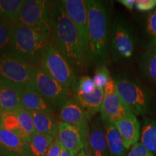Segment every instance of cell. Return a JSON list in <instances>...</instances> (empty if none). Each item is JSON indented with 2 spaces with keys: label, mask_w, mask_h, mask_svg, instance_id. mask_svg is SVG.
I'll return each mask as SVG.
<instances>
[{
  "label": "cell",
  "mask_w": 156,
  "mask_h": 156,
  "mask_svg": "<svg viewBox=\"0 0 156 156\" xmlns=\"http://www.w3.org/2000/svg\"><path fill=\"white\" fill-rule=\"evenodd\" d=\"M115 83L117 94L132 114H147L151 105V95L145 87L127 77L117 78Z\"/></svg>",
  "instance_id": "obj_6"
},
{
  "label": "cell",
  "mask_w": 156,
  "mask_h": 156,
  "mask_svg": "<svg viewBox=\"0 0 156 156\" xmlns=\"http://www.w3.org/2000/svg\"><path fill=\"white\" fill-rule=\"evenodd\" d=\"M89 145L93 156H110L101 118L95 120L90 128Z\"/></svg>",
  "instance_id": "obj_17"
},
{
  "label": "cell",
  "mask_w": 156,
  "mask_h": 156,
  "mask_svg": "<svg viewBox=\"0 0 156 156\" xmlns=\"http://www.w3.org/2000/svg\"><path fill=\"white\" fill-rule=\"evenodd\" d=\"M93 78L89 76H83L78 81L76 92L83 94H90L96 88Z\"/></svg>",
  "instance_id": "obj_30"
},
{
  "label": "cell",
  "mask_w": 156,
  "mask_h": 156,
  "mask_svg": "<svg viewBox=\"0 0 156 156\" xmlns=\"http://www.w3.org/2000/svg\"><path fill=\"white\" fill-rule=\"evenodd\" d=\"M21 108L33 112L52 114L53 107L30 84L20 91Z\"/></svg>",
  "instance_id": "obj_15"
},
{
  "label": "cell",
  "mask_w": 156,
  "mask_h": 156,
  "mask_svg": "<svg viewBox=\"0 0 156 156\" xmlns=\"http://www.w3.org/2000/svg\"><path fill=\"white\" fill-rule=\"evenodd\" d=\"M126 156H154V155L141 142H137L132 147L131 151Z\"/></svg>",
  "instance_id": "obj_32"
},
{
  "label": "cell",
  "mask_w": 156,
  "mask_h": 156,
  "mask_svg": "<svg viewBox=\"0 0 156 156\" xmlns=\"http://www.w3.org/2000/svg\"><path fill=\"white\" fill-rule=\"evenodd\" d=\"M103 123L110 156H126V150L114 124L107 121H103Z\"/></svg>",
  "instance_id": "obj_20"
},
{
  "label": "cell",
  "mask_w": 156,
  "mask_h": 156,
  "mask_svg": "<svg viewBox=\"0 0 156 156\" xmlns=\"http://www.w3.org/2000/svg\"><path fill=\"white\" fill-rule=\"evenodd\" d=\"M64 10L74 23L79 36L84 59L88 65L89 31L87 23L86 1L84 0H63Z\"/></svg>",
  "instance_id": "obj_10"
},
{
  "label": "cell",
  "mask_w": 156,
  "mask_h": 156,
  "mask_svg": "<svg viewBox=\"0 0 156 156\" xmlns=\"http://www.w3.org/2000/svg\"><path fill=\"white\" fill-rule=\"evenodd\" d=\"M57 137L62 145L71 156L76 155L85 147L82 135L77 128L63 122H58Z\"/></svg>",
  "instance_id": "obj_13"
},
{
  "label": "cell",
  "mask_w": 156,
  "mask_h": 156,
  "mask_svg": "<svg viewBox=\"0 0 156 156\" xmlns=\"http://www.w3.org/2000/svg\"><path fill=\"white\" fill-rule=\"evenodd\" d=\"M140 68L146 78L156 83V47H152L143 54Z\"/></svg>",
  "instance_id": "obj_25"
},
{
  "label": "cell",
  "mask_w": 156,
  "mask_h": 156,
  "mask_svg": "<svg viewBox=\"0 0 156 156\" xmlns=\"http://www.w3.org/2000/svg\"><path fill=\"white\" fill-rule=\"evenodd\" d=\"M61 142L58 140V137H55L54 142H52L50 147L48 148V151L46 156H60V155H61Z\"/></svg>",
  "instance_id": "obj_34"
},
{
  "label": "cell",
  "mask_w": 156,
  "mask_h": 156,
  "mask_svg": "<svg viewBox=\"0 0 156 156\" xmlns=\"http://www.w3.org/2000/svg\"><path fill=\"white\" fill-rule=\"evenodd\" d=\"M111 78L112 77L110 76L108 68L105 64H103L96 67L93 80L95 86L103 89Z\"/></svg>",
  "instance_id": "obj_28"
},
{
  "label": "cell",
  "mask_w": 156,
  "mask_h": 156,
  "mask_svg": "<svg viewBox=\"0 0 156 156\" xmlns=\"http://www.w3.org/2000/svg\"><path fill=\"white\" fill-rule=\"evenodd\" d=\"M54 6L46 0H25L15 23L51 35Z\"/></svg>",
  "instance_id": "obj_7"
},
{
  "label": "cell",
  "mask_w": 156,
  "mask_h": 156,
  "mask_svg": "<svg viewBox=\"0 0 156 156\" xmlns=\"http://www.w3.org/2000/svg\"><path fill=\"white\" fill-rule=\"evenodd\" d=\"M155 7L156 0H136L134 3V7L141 12L151 10Z\"/></svg>",
  "instance_id": "obj_33"
},
{
  "label": "cell",
  "mask_w": 156,
  "mask_h": 156,
  "mask_svg": "<svg viewBox=\"0 0 156 156\" xmlns=\"http://www.w3.org/2000/svg\"><path fill=\"white\" fill-rule=\"evenodd\" d=\"M74 98L83 109L88 121L101 112V106L104 98V90L103 88L96 87L90 94H83L76 92Z\"/></svg>",
  "instance_id": "obj_18"
},
{
  "label": "cell",
  "mask_w": 156,
  "mask_h": 156,
  "mask_svg": "<svg viewBox=\"0 0 156 156\" xmlns=\"http://www.w3.org/2000/svg\"><path fill=\"white\" fill-rule=\"evenodd\" d=\"M103 90H104V95L111 94V93L116 92V83H115L114 80L111 78L103 88Z\"/></svg>",
  "instance_id": "obj_35"
},
{
  "label": "cell",
  "mask_w": 156,
  "mask_h": 156,
  "mask_svg": "<svg viewBox=\"0 0 156 156\" xmlns=\"http://www.w3.org/2000/svg\"><path fill=\"white\" fill-rule=\"evenodd\" d=\"M33 67L9 48L0 51L1 83L21 90L30 84Z\"/></svg>",
  "instance_id": "obj_4"
},
{
  "label": "cell",
  "mask_w": 156,
  "mask_h": 156,
  "mask_svg": "<svg viewBox=\"0 0 156 156\" xmlns=\"http://www.w3.org/2000/svg\"><path fill=\"white\" fill-rule=\"evenodd\" d=\"M14 112L18 120L20 126L23 129V131L30 137V136L35 132V129L34 121L30 112L23 108L16 109L14 110Z\"/></svg>",
  "instance_id": "obj_27"
},
{
  "label": "cell",
  "mask_w": 156,
  "mask_h": 156,
  "mask_svg": "<svg viewBox=\"0 0 156 156\" xmlns=\"http://www.w3.org/2000/svg\"><path fill=\"white\" fill-rule=\"evenodd\" d=\"M39 67L66 89L75 83V70L51 41L43 50Z\"/></svg>",
  "instance_id": "obj_5"
},
{
  "label": "cell",
  "mask_w": 156,
  "mask_h": 156,
  "mask_svg": "<svg viewBox=\"0 0 156 156\" xmlns=\"http://www.w3.org/2000/svg\"><path fill=\"white\" fill-rule=\"evenodd\" d=\"M50 41V34L14 23L9 49L32 67H38L43 50Z\"/></svg>",
  "instance_id": "obj_3"
},
{
  "label": "cell",
  "mask_w": 156,
  "mask_h": 156,
  "mask_svg": "<svg viewBox=\"0 0 156 156\" xmlns=\"http://www.w3.org/2000/svg\"><path fill=\"white\" fill-rule=\"evenodd\" d=\"M12 24L4 20L0 23V51L9 48L11 39Z\"/></svg>",
  "instance_id": "obj_29"
},
{
  "label": "cell",
  "mask_w": 156,
  "mask_h": 156,
  "mask_svg": "<svg viewBox=\"0 0 156 156\" xmlns=\"http://www.w3.org/2000/svg\"><path fill=\"white\" fill-rule=\"evenodd\" d=\"M30 84L53 108H60L69 98L66 89L43 71L40 67H34Z\"/></svg>",
  "instance_id": "obj_9"
},
{
  "label": "cell",
  "mask_w": 156,
  "mask_h": 156,
  "mask_svg": "<svg viewBox=\"0 0 156 156\" xmlns=\"http://www.w3.org/2000/svg\"><path fill=\"white\" fill-rule=\"evenodd\" d=\"M141 143L152 153H156V120H147L142 126Z\"/></svg>",
  "instance_id": "obj_26"
},
{
  "label": "cell",
  "mask_w": 156,
  "mask_h": 156,
  "mask_svg": "<svg viewBox=\"0 0 156 156\" xmlns=\"http://www.w3.org/2000/svg\"><path fill=\"white\" fill-rule=\"evenodd\" d=\"M34 121L35 132L57 137L58 122L52 114L29 112Z\"/></svg>",
  "instance_id": "obj_19"
},
{
  "label": "cell",
  "mask_w": 156,
  "mask_h": 156,
  "mask_svg": "<svg viewBox=\"0 0 156 156\" xmlns=\"http://www.w3.org/2000/svg\"><path fill=\"white\" fill-rule=\"evenodd\" d=\"M4 20H5V19H4V18H3V17H2V16H1V15H0V23H2V21Z\"/></svg>",
  "instance_id": "obj_40"
},
{
  "label": "cell",
  "mask_w": 156,
  "mask_h": 156,
  "mask_svg": "<svg viewBox=\"0 0 156 156\" xmlns=\"http://www.w3.org/2000/svg\"><path fill=\"white\" fill-rule=\"evenodd\" d=\"M2 112H3V110H2V108L1 106H0V118H1V116H2Z\"/></svg>",
  "instance_id": "obj_39"
},
{
  "label": "cell",
  "mask_w": 156,
  "mask_h": 156,
  "mask_svg": "<svg viewBox=\"0 0 156 156\" xmlns=\"http://www.w3.org/2000/svg\"><path fill=\"white\" fill-rule=\"evenodd\" d=\"M0 156H2V155H0Z\"/></svg>",
  "instance_id": "obj_42"
},
{
  "label": "cell",
  "mask_w": 156,
  "mask_h": 156,
  "mask_svg": "<svg viewBox=\"0 0 156 156\" xmlns=\"http://www.w3.org/2000/svg\"><path fill=\"white\" fill-rule=\"evenodd\" d=\"M0 122H1V125L4 128L17 134L29 144L30 137L23 131V129L20 126L14 111H3L0 118Z\"/></svg>",
  "instance_id": "obj_24"
},
{
  "label": "cell",
  "mask_w": 156,
  "mask_h": 156,
  "mask_svg": "<svg viewBox=\"0 0 156 156\" xmlns=\"http://www.w3.org/2000/svg\"><path fill=\"white\" fill-rule=\"evenodd\" d=\"M147 31L151 38L152 47H156V9L152 12L148 16Z\"/></svg>",
  "instance_id": "obj_31"
},
{
  "label": "cell",
  "mask_w": 156,
  "mask_h": 156,
  "mask_svg": "<svg viewBox=\"0 0 156 156\" xmlns=\"http://www.w3.org/2000/svg\"><path fill=\"white\" fill-rule=\"evenodd\" d=\"M119 2L124 6L126 9L129 10H132L134 7V3L135 1L134 0H120L119 1Z\"/></svg>",
  "instance_id": "obj_36"
},
{
  "label": "cell",
  "mask_w": 156,
  "mask_h": 156,
  "mask_svg": "<svg viewBox=\"0 0 156 156\" xmlns=\"http://www.w3.org/2000/svg\"><path fill=\"white\" fill-rule=\"evenodd\" d=\"M54 139L52 136L34 132L29 142L32 156H46Z\"/></svg>",
  "instance_id": "obj_22"
},
{
  "label": "cell",
  "mask_w": 156,
  "mask_h": 156,
  "mask_svg": "<svg viewBox=\"0 0 156 156\" xmlns=\"http://www.w3.org/2000/svg\"><path fill=\"white\" fill-rule=\"evenodd\" d=\"M51 41L75 72L84 71L87 67L82 52L77 29L64 10L62 2L54 3Z\"/></svg>",
  "instance_id": "obj_1"
},
{
  "label": "cell",
  "mask_w": 156,
  "mask_h": 156,
  "mask_svg": "<svg viewBox=\"0 0 156 156\" xmlns=\"http://www.w3.org/2000/svg\"><path fill=\"white\" fill-rule=\"evenodd\" d=\"M89 31L88 65L98 67L106 63L110 47L111 29L108 11L103 2L86 1Z\"/></svg>",
  "instance_id": "obj_2"
},
{
  "label": "cell",
  "mask_w": 156,
  "mask_h": 156,
  "mask_svg": "<svg viewBox=\"0 0 156 156\" xmlns=\"http://www.w3.org/2000/svg\"><path fill=\"white\" fill-rule=\"evenodd\" d=\"M0 155L32 156L28 142L0 126Z\"/></svg>",
  "instance_id": "obj_12"
},
{
  "label": "cell",
  "mask_w": 156,
  "mask_h": 156,
  "mask_svg": "<svg viewBox=\"0 0 156 156\" xmlns=\"http://www.w3.org/2000/svg\"><path fill=\"white\" fill-rule=\"evenodd\" d=\"M126 150L137 143L140 136V125L135 115L129 114L114 123Z\"/></svg>",
  "instance_id": "obj_14"
},
{
  "label": "cell",
  "mask_w": 156,
  "mask_h": 156,
  "mask_svg": "<svg viewBox=\"0 0 156 156\" xmlns=\"http://www.w3.org/2000/svg\"><path fill=\"white\" fill-rule=\"evenodd\" d=\"M61 122L67 123L78 129L80 132L85 149L90 151L89 145L90 127L86 115L74 98H69L60 108Z\"/></svg>",
  "instance_id": "obj_11"
},
{
  "label": "cell",
  "mask_w": 156,
  "mask_h": 156,
  "mask_svg": "<svg viewBox=\"0 0 156 156\" xmlns=\"http://www.w3.org/2000/svg\"><path fill=\"white\" fill-rule=\"evenodd\" d=\"M136 39L131 28L125 21L117 19L111 28L109 51L116 62L129 60L133 55Z\"/></svg>",
  "instance_id": "obj_8"
},
{
  "label": "cell",
  "mask_w": 156,
  "mask_h": 156,
  "mask_svg": "<svg viewBox=\"0 0 156 156\" xmlns=\"http://www.w3.org/2000/svg\"><path fill=\"white\" fill-rule=\"evenodd\" d=\"M101 113V119L114 124L131 112L121 100L116 91L111 94L104 95Z\"/></svg>",
  "instance_id": "obj_16"
},
{
  "label": "cell",
  "mask_w": 156,
  "mask_h": 156,
  "mask_svg": "<svg viewBox=\"0 0 156 156\" xmlns=\"http://www.w3.org/2000/svg\"><path fill=\"white\" fill-rule=\"evenodd\" d=\"M76 156H93L91 151H87L85 148L82 149L78 153Z\"/></svg>",
  "instance_id": "obj_37"
},
{
  "label": "cell",
  "mask_w": 156,
  "mask_h": 156,
  "mask_svg": "<svg viewBox=\"0 0 156 156\" xmlns=\"http://www.w3.org/2000/svg\"><path fill=\"white\" fill-rule=\"evenodd\" d=\"M20 90L0 82V106L3 111H14L21 108Z\"/></svg>",
  "instance_id": "obj_21"
},
{
  "label": "cell",
  "mask_w": 156,
  "mask_h": 156,
  "mask_svg": "<svg viewBox=\"0 0 156 156\" xmlns=\"http://www.w3.org/2000/svg\"><path fill=\"white\" fill-rule=\"evenodd\" d=\"M60 156H71L69 152L64 148L63 146L62 145V149H61V155Z\"/></svg>",
  "instance_id": "obj_38"
},
{
  "label": "cell",
  "mask_w": 156,
  "mask_h": 156,
  "mask_svg": "<svg viewBox=\"0 0 156 156\" xmlns=\"http://www.w3.org/2000/svg\"><path fill=\"white\" fill-rule=\"evenodd\" d=\"M25 0H0V15L11 24L18 19Z\"/></svg>",
  "instance_id": "obj_23"
},
{
  "label": "cell",
  "mask_w": 156,
  "mask_h": 156,
  "mask_svg": "<svg viewBox=\"0 0 156 156\" xmlns=\"http://www.w3.org/2000/svg\"><path fill=\"white\" fill-rule=\"evenodd\" d=\"M0 126H1V122H0Z\"/></svg>",
  "instance_id": "obj_41"
}]
</instances>
